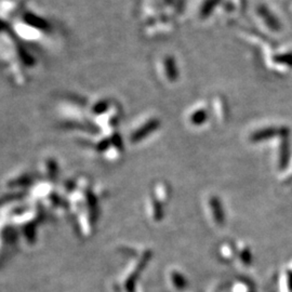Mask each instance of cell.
<instances>
[{
  "label": "cell",
  "instance_id": "1",
  "mask_svg": "<svg viewBox=\"0 0 292 292\" xmlns=\"http://www.w3.org/2000/svg\"><path fill=\"white\" fill-rule=\"evenodd\" d=\"M210 205L213 209V216H214V220L218 224H222L224 221V213H223V209H222V206L220 204V200H218V198H211L210 200Z\"/></svg>",
  "mask_w": 292,
  "mask_h": 292
},
{
  "label": "cell",
  "instance_id": "2",
  "mask_svg": "<svg viewBox=\"0 0 292 292\" xmlns=\"http://www.w3.org/2000/svg\"><path fill=\"white\" fill-rule=\"evenodd\" d=\"M173 280H174V283L175 285H177L180 289H183V287L185 288V286H186V282H185V280L183 279L179 274H174L173 275Z\"/></svg>",
  "mask_w": 292,
  "mask_h": 292
}]
</instances>
